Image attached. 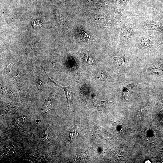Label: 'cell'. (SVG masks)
<instances>
[{
	"label": "cell",
	"instance_id": "277c9868",
	"mask_svg": "<svg viewBox=\"0 0 163 163\" xmlns=\"http://www.w3.org/2000/svg\"><path fill=\"white\" fill-rule=\"evenodd\" d=\"M92 132L93 134L95 137H102L103 134H107V133L103 128L94 123Z\"/></svg>",
	"mask_w": 163,
	"mask_h": 163
},
{
	"label": "cell",
	"instance_id": "7a4b0ae2",
	"mask_svg": "<svg viewBox=\"0 0 163 163\" xmlns=\"http://www.w3.org/2000/svg\"><path fill=\"white\" fill-rule=\"evenodd\" d=\"M161 27L158 23L153 21L147 20L144 22V31L150 30H159Z\"/></svg>",
	"mask_w": 163,
	"mask_h": 163
},
{
	"label": "cell",
	"instance_id": "9c48e42d",
	"mask_svg": "<svg viewBox=\"0 0 163 163\" xmlns=\"http://www.w3.org/2000/svg\"><path fill=\"white\" fill-rule=\"evenodd\" d=\"M125 88V89L123 90V94L125 100H128L133 92L132 87L129 86Z\"/></svg>",
	"mask_w": 163,
	"mask_h": 163
},
{
	"label": "cell",
	"instance_id": "6da1fadb",
	"mask_svg": "<svg viewBox=\"0 0 163 163\" xmlns=\"http://www.w3.org/2000/svg\"><path fill=\"white\" fill-rule=\"evenodd\" d=\"M42 67L43 69L47 76V77L48 80L50 82L53 83L55 86L59 87L62 89L64 91L65 95L67 100L68 104L69 106L71 105L73 103V98L72 94V93L71 88L69 87H62L56 84L48 76L46 73L43 67L42 66Z\"/></svg>",
	"mask_w": 163,
	"mask_h": 163
},
{
	"label": "cell",
	"instance_id": "30bf717a",
	"mask_svg": "<svg viewBox=\"0 0 163 163\" xmlns=\"http://www.w3.org/2000/svg\"><path fill=\"white\" fill-rule=\"evenodd\" d=\"M154 71L155 73L162 74L163 73V64L162 63H157L154 66Z\"/></svg>",
	"mask_w": 163,
	"mask_h": 163
},
{
	"label": "cell",
	"instance_id": "7c38bea8",
	"mask_svg": "<svg viewBox=\"0 0 163 163\" xmlns=\"http://www.w3.org/2000/svg\"><path fill=\"white\" fill-rule=\"evenodd\" d=\"M123 63V59L119 57L116 58L114 61V64L117 66H120L122 65Z\"/></svg>",
	"mask_w": 163,
	"mask_h": 163
},
{
	"label": "cell",
	"instance_id": "8992f818",
	"mask_svg": "<svg viewBox=\"0 0 163 163\" xmlns=\"http://www.w3.org/2000/svg\"><path fill=\"white\" fill-rule=\"evenodd\" d=\"M79 134V129L76 127H74L69 133V137L70 140L72 141L75 140L78 136Z\"/></svg>",
	"mask_w": 163,
	"mask_h": 163
},
{
	"label": "cell",
	"instance_id": "8fae6325",
	"mask_svg": "<svg viewBox=\"0 0 163 163\" xmlns=\"http://www.w3.org/2000/svg\"><path fill=\"white\" fill-rule=\"evenodd\" d=\"M33 27L35 28H38L41 26L42 23L41 21L39 19L34 20L32 22Z\"/></svg>",
	"mask_w": 163,
	"mask_h": 163
},
{
	"label": "cell",
	"instance_id": "52a82bcc",
	"mask_svg": "<svg viewBox=\"0 0 163 163\" xmlns=\"http://www.w3.org/2000/svg\"><path fill=\"white\" fill-rule=\"evenodd\" d=\"M138 38L140 40L142 47L145 48L150 47L151 45V41L149 37H138Z\"/></svg>",
	"mask_w": 163,
	"mask_h": 163
},
{
	"label": "cell",
	"instance_id": "5bb4252c",
	"mask_svg": "<svg viewBox=\"0 0 163 163\" xmlns=\"http://www.w3.org/2000/svg\"><path fill=\"white\" fill-rule=\"evenodd\" d=\"M145 163H151V162H150L149 160H147L145 161Z\"/></svg>",
	"mask_w": 163,
	"mask_h": 163
},
{
	"label": "cell",
	"instance_id": "ba28073f",
	"mask_svg": "<svg viewBox=\"0 0 163 163\" xmlns=\"http://www.w3.org/2000/svg\"><path fill=\"white\" fill-rule=\"evenodd\" d=\"M53 94H51L48 99L45 101L42 107V109L43 111L46 112L49 110L51 102V101L53 98Z\"/></svg>",
	"mask_w": 163,
	"mask_h": 163
},
{
	"label": "cell",
	"instance_id": "4fadbf2b",
	"mask_svg": "<svg viewBox=\"0 0 163 163\" xmlns=\"http://www.w3.org/2000/svg\"><path fill=\"white\" fill-rule=\"evenodd\" d=\"M85 60L87 62L90 63H92L93 61V58L89 55L85 56Z\"/></svg>",
	"mask_w": 163,
	"mask_h": 163
},
{
	"label": "cell",
	"instance_id": "3957f363",
	"mask_svg": "<svg viewBox=\"0 0 163 163\" xmlns=\"http://www.w3.org/2000/svg\"><path fill=\"white\" fill-rule=\"evenodd\" d=\"M113 103V102L109 101L108 100L104 101L94 99L93 100V106L97 108H105Z\"/></svg>",
	"mask_w": 163,
	"mask_h": 163
},
{
	"label": "cell",
	"instance_id": "5b68a950",
	"mask_svg": "<svg viewBox=\"0 0 163 163\" xmlns=\"http://www.w3.org/2000/svg\"><path fill=\"white\" fill-rule=\"evenodd\" d=\"M95 77L96 78L99 79L101 80L108 81H112V79L110 77L108 74L103 72L96 73L95 74Z\"/></svg>",
	"mask_w": 163,
	"mask_h": 163
}]
</instances>
